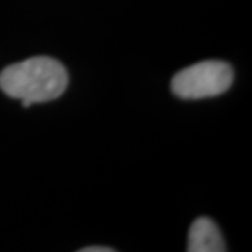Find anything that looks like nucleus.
I'll list each match as a JSON object with an SVG mask.
<instances>
[{"label":"nucleus","mask_w":252,"mask_h":252,"mask_svg":"<svg viewBox=\"0 0 252 252\" xmlns=\"http://www.w3.org/2000/svg\"><path fill=\"white\" fill-rule=\"evenodd\" d=\"M69 83L62 63L49 56H35L7 66L0 73V89L23 107L61 97Z\"/></svg>","instance_id":"nucleus-1"},{"label":"nucleus","mask_w":252,"mask_h":252,"mask_svg":"<svg viewBox=\"0 0 252 252\" xmlns=\"http://www.w3.org/2000/svg\"><path fill=\"white\" fill-rule=\"evenodd\" d=\"M234 73L228 63L205 61L192 64L174 76L172 93L182 99H200L216 97L230 89Z\"/></svg>","instance_id":"nucleus-2"},{"label":"nucleus","mask_w":252,"mask_h":252,"mask_svg":"<svg viewBox=\"0 0 252 252\" xmlns=\"http://www.w3.org/2000/svg\"><path fill=\"white\" fill-rule=\"evenodd\" d=\"M189 252H223L227 251L224 240L217 225L207 217H199L189 228Z\"/></svg>","instance_id":"nucleus-3"},{"label":"nucleus","mask_w":252,"mask_h":252,"mask_svg":"<svg viewBox=\"0 0 252 252\" xmlns=\"http://www.w3.org/2000/svg\"><path fill=\"white\" fill-rule=\"evenodd\" d=\"M114 248H105V247H87V248H83L80 252H114Z\"/></svg>","instance_id":"nucleus-4"}]
</instances>
